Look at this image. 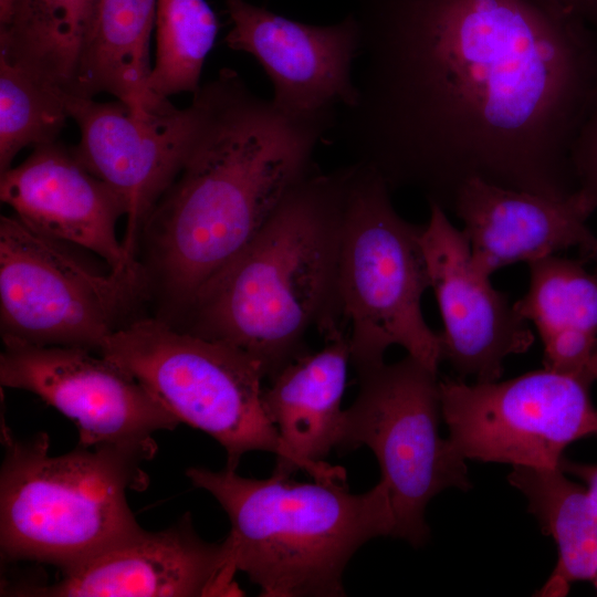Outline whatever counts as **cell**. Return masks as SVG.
I'll use <instances>...</instances> for the list:
<instances>
[{
  "label": "cell",
  "mask_w": 597,
  "mask_h": 597,
  "mask_svg": "<svg viewBox=\"0 0 597 597\" xmlns=\"http://www.w3.org/2000/svg\"><path fill=\"white\" fill-rule=\"evenodd\" d=\"M354 2L363 69L335 126L353 163L444 210L472 177L547 197L578 188L591 23L552 0Z\"/></svg>",
  "instance_id": "obj_1"
},
{
  "label": "cell",
  "mask_w": 597,
  "mask_h": 597,
  "mask_svg": "<svg viewBox=\"0 0 597 597\" xmlns=\"http://www.w3.org/2000/svg\"><path fill=\"white\" fill-rule=\"evenodd\" d=\"M200 91L195 140L143 232L164 292L186 311L315 171V148L335 128L286 116L230 69Z\"/></svg>",
  "instance_id": "obj_2"
},
{
  "label": "cell",
  "mask_w": 597,
  "mask_h": 597,
  "mask_svg": "<svg viewBox=\"0 0 597 597\" xmlns=\"http://www.w3.org/2000/svg\"><path fill=\"white\" fill-rule=\"evenodd\" d=\"M353 164L314 171L196 297L188 332L233 345L271 379L302 355L312 327H345L338 293L342 220Z\"/></svg>",
  "instance_id": "obj_3"
},
{
  "label": "cell",
  "mask_w": 597,
  "mask_h": 597,
  "mask_svg": "<svg viewBox=\"0 0 597 597\" xmlns=\"http://www.w3.org/2000/svg\"><path fill=\"white\" fill-rule=\"evenodd\" d=\"M227 513L238 572L263 597L345 596L344 570L366 542L391 536L392 513L384 485L352 493L346 479L296 482L273 472L266 479L235 470H186Z\"/></svg>",
  "instance_id": "obj_4"
},
{
  "label": "cell",
  "mask_w": 597,
  "mask_h": 597,
  "mask_svg": "<svg viewBox=\"0 0 597 597\" xmlns=\"http://www.w3.org/2000/svg\"><path fill=\"white\" fill-rule=\"evenodd\" d=\"M0 548L4 561H34L65 572L144 531L127 501L143 490L155 440L78 446L49 452V436L17 439L2 429Z\"/></svg>",
  "instance_id": "obj_5"
},
{
  "label": "cell",
  "mask_w": 597,
  "mask_h": 597,
  "mask_svg": "<svg viewBox=\"0 0 597 597\" xmlns=\"http://www.w3.org/2000/svg\"><path fill=\"white\" fill-rule=\"evenodd\" d=\"M377 172L353 163L339 241L338 293L355 371L384 363L392 345L430 370L442 360L440 334L426 323L421 298L430 279L423 226L394 208Z\"/></svg>",
  "instance_id": "obj_6"
},
{
  "label": "cell",
  "mask_w": 597,
  "mask_h": 597,
  "mask_svg": "<svg viewBox=\"0 0 597 597\" xmlns=\"http://www.w3.org/2000/svg\"><path fill=\"white\" fill-rule=\"evenodd\" d=\"M98 354L140 381L180 422L217 440L226 468L237 470L250 451H266L276 457L273 472H296L263 405L264 369L244 350L143 318L119 326Z\"/></svg>",
  "instance_id": "obj_7"
},
{
  "label": "cell",
  "mask_w": 597,
  "mask_h": 597,
  "mask_svg": "<svg viewBox=\"0 0 597 597\" xmlns=\"http://www.w3.org/2000/svg\"><path fill=\"white\" fill-rule=\"evenodd\" d=\"M357 374L358 392L344 410L338 451L368 447L377 458L392 519V537L421 546L426 506L448 488L468 490L465 460L439 436L437 373L408 355Z\"/></svg>",
  "instance_id": "obj_8"
},
{
  "label": "cell",
  "mask_w": 597,
  "mask_h": 597,
  "mask_svg": "<svg viewBox=\"0 0 597 597\" xmlns=\"http://www.w3.org/2000/svg\"><path fill=\"white\" fill-rule=\"evenodd\" d=\"M70 244L15 216L0 218L2 341L81 347L100 353L138 291L142 272L101 273Z\"/></svg>",
  "instance_id": "obj_9"
},
{
  "label": "cell",
  "mask_w": 597,
  "mask_h": 597,
  "mask_svg": "<svg viewBox=\"0 0 597 597\" xmlns=\"http://www.w3.org/2000/svg\"><path fill=\"white\" fill-rule=\"evenodd\" d=\"M590 384L547 368L504 381L439 380L451 449L464 460L559 468L574 441L597 434Z\"/></svg>",
  "instance_id": "obj_10"
},
{
  "label": "cell",
  "mask_w": 597,
  "mask_h": 597,
  "mask_svg": "<svg viewBox=\"0 0 597 597\" xmlns=\"http://www.w3.org/2000/svg\"><path fill=\"white\" fill-rule=\"evenodd\" d=\"M67 108L81 135L73 147L76 156L125 205L122 242L136 261L146 223L181 170L202 121L200 88L186 108L169 103L146 115L118 100L97 102L72 94Z\"/></svg>",
  "instance_id": "obj_11"
},
{
  "label": "cell",
  "mask_w": 597,
  "mask_h": 597,
  "mask_svg": "<svg viewBox=\"0 0 597 597\" xmlns=\"http://www.w3.org/2000/svg\"><path fill=\"white\" fill-rule=\"evenodd\" d=\"M92 352L3 341L1 386L30 391L71 419L82 447L144 441L180 423L134 376Z\"/></svg>",
  "instance_id": "obj_12"
},
{
  "label": "cell",
  "mask_w": 597,
  "mask_h": 597,
  "mask_svg": "<svg viewBox=\"0 0 597 597\" xmlns=\"http://www.w3.org/2000/svg\"><path fill=\"white\" fill-rule=\"evenodd\" d=\"M231 28L226 45L252 55L273 85L276 108L295 119L337 123L357 100L353 65L360 31L349 12L333 24H308L247 0H224Z\"/></svg>",
  "instance_id": "obj_13"
},
{
  "label": "cell",
  "mask_w": 597,
  "mask_h": 597,
  "mask_svg": "<svg viewBox=\"0 0 597 597\" xmlns=\"http://www.w3.org/2000/svg\"><path fill=\"white\" fill-rule=\"evenodd\" d=\"M228 538L202 540L190 513L159 532L143 531L85 563L61 572L50 585L18 584L4 595L40 597L240 596Z\"/></svg>",
  "instance_id": "obj_14"
},
{
  "label": "cell",
  "mask_w": 597,
  "mask_h": 597,
  "mask_svg": "<svg viewBox=\"0 0 597 597\" xmlns=\"http://www.w3.org/2000/svg\"><path fill=\"white\" fill-rule=\"evenodd\" d=\"M429 206L421 244L444 325L440 334L442 360L461 376H474L479 383L496 381L504 359L527 352L534 335L506 294L495 290L489 275L473 265L463 230L451 223L441 206Z\"/></svg>",
  "instance_id": "obj_15"
},
{
  "label": "cell",
  "mask_w": 597,
  "mask_h": 597,
  "mask_svg": "<svg viewBox=\"0 0 597 597\" xmlns=\"http://www.w3.org/2000/svg\"><path fill=\"white\" fill-rule=\"evenodd\" d=\"M0 198L23 223L102 258L113 272L137 271L116 226L125 217L121 197L90 171L74 148L55 142L0 176Z\"/></svg>",
  "instance_id": "obj_16"
},
{
  "label": "cell",
  "mask_w": 597,
  "mask_h": 597,
  "mask_svg": "<svg viewBox=\"0 0 597 597\" xmlns=\"http://www.w3.org/2000/svg\"><path fill=\"white\" fill-rule=\"evenodd\" d=\"M596 207V198L580 187L547 197L472 177L458 189L451 208L464 223L473 265L490 276L502 266L568 248L597 264V235L586 224Z\"/></svg>",
  "instance_id": "obj_17"
},
{
  "label": "cell",
  "mask_w": 597,
  "mask_h": 597,
  "mask_svg": "<svg viewBox=\"0 0 597 597\" xmlns=\"http://www.w3.org/2000/svg\"><path fill=\"white\" fill-rule=\"evenodd\" d=\"M325 346L303 353L285 365L263 390V405L296 471L315 480L346 479L324 459L339 441L342 400L350 364L347 333L338 327L324 335Z\"/></svg>",
  "instance_id": "obj_18"
},
{
  "label": "cell",
  "mask_w": 597,
  "mask_h": 597,
  "mask_svg": "<svg viewBox=\"0 0 597 597\" xmlns=\"http://www.w3.org/2000/svg\"><path fill=\"white\" fill-rule=\"evenodd\" d=\"M555 254L528 262L530 285L513 305L536 327L544 368L587 379L597 352V273Z\"/></svg>",
  "instance_id": "obj_19"
},
{
  "label": "cell",
  "mask_w": 597,
  "mask_h": 597,
  "mask_svg": "<svg viewBox=\"0 0 597 597\" xmlns=\"http://www.w3.org/2000/svg\"><path fill=\"white\" fill-rule=\"evenodd\" d=\"M156 9L157 0H98L70 94L107 93L140 115L168 104L147 86Z\"/></svg>",
  "instance_id": "obj_20"
},
{
  "label": "cell",
  "mask_w": 597,
  "mask_h": 597,
  "mask_svg": "<svg viewBox=\"0 0 597 597\" xmlns=\"http://www.w3.org/2000/svg\"><path fill=\"white\" fill-rule=\"evenodd\" d=\"M507 480L558 547L557 565L540 596L566 595L570 583L597 575V500L561 468L513 467Z\"/></svg>",
  "instance_id": "obj_21"
},
{
  "label": "cell",
  "mask_w": 597,
  "mask_h": 597,
  "mask_svg": "<svg viewBox=\"0 0 597 597\" xmlns=\"http://www.w3.org/2000/svg\"><path fill=\"white\" fill-rule=\"evenodd\" d=\"M98 0H13L0 55L71 93Z\"/></svg>",
  "instance_id": "obj_22"
},
{
  "label": "cell",
  "mask_w": 597,
  "mask_h": 597,
  "mask_svg": "<svg viewBox=\"0 0 597 597\" xmlns=\"http://www.w3.org/2000/svg\"><path fill=\"white\" fill-rule=\"evenodd\" d=\"M156 53L147 86L158 100L199 91L205 61L219 32L206 0H157Z\"/></svg>",
  "instance_id": "obj_23"
},
{
  "label": "cell",
  "mask_w": 597,
  "mask_h": 597,
  "mask_svg": "<svg viewBox=\"0 0 597 597\" xmlns=\"http://www.w3.org/2000/svg\"><path fill=\"white\" fill-rule=\"evenodd\" d=\"M69 94L0 55V174L20 150L57 142L70 117Z\"/></svg>",
  "instance_id": "obj_24"
},
{
  "label": "cell",
  "mask_w": 597,
  "mask_h": 597,
  "mask_svg": "<svg viewBox=\"0 0 597 597\" xmlns=\"http://www.w3.org/2000/svg\"><path fill=\"white\" fill-rule=\"evenodd\" d=\"M570 160L578 187L597 200V93L574 139Z\"/></svg>",
  "instance_id": "obj_25"
},
{
  "label": "cell",
  "mask_w": 597,
  "mask_h": 597,
  "mask_svg": "<svg viewBox=\"0 0 597 597\" xmlns=\"http://www.w3.org/2000/svg\"><path fill=\"white\" fill-rule=\"evenodd\" d=\"M559 468L564 472L582 479L587 490L597 500V464L576 463L563 458L559 462Z\"/></svg>",
  "instance_id": "obj_26"
},
{
  "label": "cell",
  "mask_w": 597,
  "mask_h": 597,
  "mask_svg": "<svg viewBox=\"0 0 597 597\" xmlns=\"http://www.w3.org/2000/svg\"><path fill=\"white\" fill-rule=\"evenodd\" d=\"M597 27V0H552Z\"/></svg>",
  "instance_id": "obj_27"
},
{
  "label": "cell",
  "mask_w": 597,
  "mask_h": 597,
  "mask_svg": "<svg viewBox=\"0 0 597 597\" xmlns=\"http://www.w3.org/2000/svg\"><path fill=\"white\" fill-rule=\"evenodd\" d=\"M12 2L13 0H0V23L8 18Z\"/></svg>",
  "instance_id": "obj_28"
},
{
  "label": "cell",
  "mask_w": 597,
  "mask_h": 597,
  "mask_svg": "<svg viewBox=\"0 0 597 597\" xmlns=\"http://www.w3.org/2000/svg\"><path fill=\"white\" fill-rule=\"evenodd\" d=\"M587 376L591 381L597 380V352L593 356L587 369Z\"/></svg>",
  "instance_id": "obj_29"
},
{
  "label": "cell",
  "mask_w": 597,
  "mask_h": 597,
  "mask_svg": "<svg viewBox=\"0 0 597 597\" xmlns=\"http://www.w3.org/2000/svg\"><path fill=\"white\" fill-rule=\"evenodd\" d=\"M593 580H594L595 587H596V589H597V575L595 576V578H594Z\"/></svg>",
  "instance_id": "obj_30"
}]
</instances>
